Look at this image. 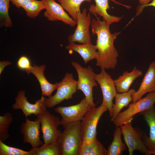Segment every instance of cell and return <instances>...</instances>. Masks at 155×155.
Here are the masks:
<instances>
[{
  "label": "cell",
  "instance_id": "6da1fadb",
  "mask_svg": "<svg viewBox=\"0 0 155 155\" xmlns=\"http://www.w3.org/2000/svg\"><path fill=\"white\" fill-rule=\"evenodd\" d=\"M96 18L97 20L92 19L91 25L92 34H96L97 37L95 45L98 53L96 65L105 69H114L117 64L119 55L114 43L120 32L111 34V24Z\"/></svg>",
  "mask_w": 155,
  "mask_h": 155
},
{
  "label": "cell",
  "instance_id": "7a4b0ae2",
  "mask_svg": "<svg viewBox=\"0 0 155 155\" xmlns=\"http://www.w3.org/2000/svg\"><path fill=\"white\" fill-rule=\"evenodd\" d=\"M56 142L61 155H79L83 142L81 121L68 124Z\"/></svg>",
  "mask_w": 155,
  "mask_h": 155
},
{
  "label": "cell",
  "instance_id": "3957f363",
  "mask_svg": "<svg viewBox=\"0 0 155 155\" xmlns=\"http://www.w3.org/2000/svg\"><path fill=\"white\" fill-rule=\"evenodd\" d=\"M71 64L76 69L78 75L77 90H81L84 93L88 103L92 108H94L95 104L93 101V89L97 86L94 78L95 73L90 66L84 67L76 61H72Z\"/></svg>",
  "mask_w": 155,
  "mask_h": 155
},
{
  "label": "cell",
  "instance_id": "277c9868",
  "mask_svg": "<svg viewBox=\"0 0 155 155\" xmlns=\"http://www.w3.org/2000/svg\"><path fill=\"white\" fill-rule=\"evenodd\" d=\"M107 110V107L102 100L99 106L92 108L87 112L81 121L83 141L89 142L96 138V127L98 121L102 115Z\"/></svg>",
  "mask_w": 155,
  "mask_h": 155
},
{
  "label": "cell",
  "instance_id": "5b68a950",
  "mask_svg": "<svg viewBox=\"0 0 155 155\" xmlns=\"http://www.w3.org/2000/svg\"><path fill=\"white\" fill-rule=\"evenodd\" d=\"M155 103V92L148 93L146 96L137 102L129 104L128 108L120 113L112 121L116 127L132 120L137 114L151 109L154 107Z\"/></svg>",
  "mask_w": 155,
  "mask_h": 155
},
{
  "label": "cell",
  "instance_id": "8992f818",
  "mask_svg": "<svg viewBox=\"0 0 155 155\" xmlns=\"http://www.w3.org/2000/svg\"><path fill=\"white\" fill-rule=\"evenodd\" d=\"M77 81L73 78L72 73H66L62 80L58 83L57 92L53 96L46 99V107L53 108L64 100L73 98V95L77 90Z\"/></svg>",
  "mask_w": 155,
  "mask_h": 155
},
{
  "label": "cell",
  "instance_id": "52a82bcc",
  "mask_svg": "<svg viewBox=\"0 0 155 155\" xmlns=\"http://www.w3.org/2000/svg\"><path fill=\"white\" fill-rule=\"evenodd\" d=\"M41 125L44 146L55 144L62 132L58 129L60 125L59 118L46 111L37 115Z\"/></svg>",
  "mask_w": 155,
  "mask_h": 155
},
{
  "label": "cell",
  "instance_id": "ba28073f",
  "mask_svg": "<svg viewBox=\"0 0 155 155\" xmlns=\"http://www.w3.org/2000/svg\"><path fill=\"white\" fill-rule=\"evenodd\" d=\"M92 108L85 97L76 104L68 106H59L55 109V111L61 116L60 125L65 128L70 123L81 121Z\"/></svg>",
  "mask_w": 155,
  "mask_h": 155
},
{
  "label": "cell",
  "instance_id": "9c48e42d",
  "mask_svg": "<svg viewBox=\"0 0 155 155\" xmlns=\"http://www.w3.org/2000/svg\"><path fill=\"white\" fill-rule=\"evenodd\" d=\"M131 120L120 127L123 139L128 150L129 154L132 155L135 150L147 155L148 150L142 140L144 135L142 131L134 128Z\"/></svg>",
  "mask_w": 155,
  "mask_h": 155
},
{
  "label": "cell",
  "instance_id": "30bf717a",
  "mask_svg": "<svg viewBox=\"0 0 155 155\" xmlns=\"http://www.w3.org/2000/svg\"><path fill=\"white\" fill-rule=\"evenodd\" d=\"M77 15V26L73 33L69 36L68 42L80 44L91 43L89 27L92 20L90 12L87 14V9L84 8L82 12H78Z\"/></svg>",
  "mask_w": 155,
  "mask_h": 155
},
{
  "label": "cell",
  "instance_id": "8fae6325",
  "mask_svg": "<svg viewBox=\"0 0 155 155\" xmlns=\"http://www.w3.org/2000/svg\"><path fill=\"white\" fill-rule=\"evenodd\" d=\"M105 69L101 68L100 73L94 74V78L99 85L101 89L103 100L106 104L109 115L111 117L112 114L113 101L117 92L113 80L111 75L108 73Z\"/></svg>",
  "mask_w": 155,
  "mask_h": 155
},
{
  "label": "cell",
  "instance_id": "7c38bea8",
  "mask_svg": "<svg viewBox=\"0 0 155 155\" xmlns=\"http://www.w3.org/2000/svg\"><path fill=\"white\" fill-rule=\"evenodd\" d=\"M45 99L42 95L40 98L36 101L34 104H32L28 101L25 91H20L15 98L16 102L12 105V108L14 110H22L26 118L32 114L37 116L46 111Z\"/></svg>",
  "mask_w": 155,
  "mask_h": 155
},
{
  "label": "cell",
  "instance_id": "4fadbf2b",
  "mask_svg": "<svg viewBox=\"0 0 155 155\" xmlns=\"http://www.w3.org/2000/svg\"><path fill=\"white\" fill-rule=\"evenodd\" d=\"M45 6L44 16L50 21H61L71 26L74 27L76 22L65 11L60 4L55 0H42Z\"/></svg>",
  "mask_w": 155,
  "mask_h": 155
},
{
  "label": "cell",
  "instance_id": "5bb4252c",
  "mask_svg": "<svg viewBox=\"0 0 155 155\" xmlns=\"http://www.w3.org/2000/svg\"><path fill=\"white\" fill-rule=\"evenodd\" d=\"M39 119L37 118L34 121H31L26 118V122L21 125L20 133L23 136V142L29 143L32 148L42 146L44 144L40 140Z\"/></svg>",
  "mask_w": 155,
  "mask_h": 155
},
{
  "label": "cell",
  "instance_id": "9a60e30c",
  "mask_svg": "<svg viewBox=\"0 0 155 155\" xmlns=\"http://www.w3.org/2000/svg\"><path fill=\"white\" fill-rule=\"evenodd\" d=\"M155 92V61L151 63L146 73L140 87L133 96L134 103L142 98L145 94Z\"/></svg>",
  "mask_w": 155,
  "mask_h": 155
},
{
  "label": "cell",
  "instance_id": "2e32d148",
  "mask_svg": "<svg viewBox=\"0 0 155 155\" xmlns=\"http://www.w3.org/2000/svg\"><path fill=\"white\" fill-rule=\"evenodd\" d=\"M109 0L128 9L131 7L120 3L115 0H94L95 5H90L89 9V12L96 16L98 15L102 17L103 20L111 24L113 23L118 22L121 20L122 17L114 16L108 13L107 11L110 9L108 2Z\"/></svg>",
  "mask_w": 155,
  "mask_h": 155
},
{
  "label": "cell",
  "instance_id": "e0dca14e",
  "mask_svg": "<svg viewBox=\"0 0 155 155\" xmlns=\"http://www.w3.org/2000/svg\"><path fill=\"white\" fill-rule=\"evenodd\" d=\"M143 117L150 129L149 136L143 135V142L148 150L147 155L155 152V108L142 113Z\"/></svg>",
  "mask_w": 155,
  "mask_h": 155
},
{
  "label": "cell",
  "instance_id": "ac0fdd59",
  "mask_svg": "<svg viewBox=\"0 0 155 155\" xmlns=\"http://www.w3.org/2000/svg\"><path fill=\"white\" fill-rule=\"evenodd\" d=\"M45 67L44 65L38 66L34 64L26 73L28 74L32 73L35 76L39 83L42 95L49 97L51 96L53 92L56 89L58 83L53 84L48 81L44 74Z\"/></svg>",
  "mask_w": 155,
  "mask_h": 155
},
{
  "label": "cell",
  "instance_id": "d6986e66",
  "mask_svg": "<svg viewBox=\"0 0 155 155\" xmlns=\"http://www.w3.org/2000/svg\"><path fill=\"white\" fill-rule=\"evenodd\" d=\"M69 52L75 51L78 53L83 58L84 64L92 59H96L98 56L97 49L91 43L77 44L73 42H69L65 47Z\"/></svg>",
  "mask_w": 155,
  "mask_h": 155
},
{
  "label": "cell",
  "instance_id": "ffe728a7",
  "mask_svg": "<svg viewBox=\"0 0 155 155\" xmlns=\"http://www.w3.org/2000/svg\"><path fill=\"white\" fill-rule=\"evenodd\" d=\"M143 75L142 72L135 66L131 72L125 71L122 75L114 80L117 92L122 93L129 91L134 81Z\"/></svg>",
  "mask_w": 155,
  "mask_h": 155
},
{
  "label": "cell",
  "instance_id": "44dd1931",
  "mask_svg": "<svg viewBox=\"0 0 155 155\" xmlns=\"http://www.w3.org/2000/svg\"><path fill=\"white\" fill-rule=\"evenodd\" d=\"M136 91L134 89L122 93H117L115 97V102L112 108V114L111 121H112L120 113L124 107L127 106L133 100V96Z\"/></svg>",
  "mask_w": 155,
  "mask_h": 155
},
{
  "label": "cell",
  "instance_id": "7402d4cb",
  "mask_svg": "<svg viewBox=\"0 0 155 155\" xmlns=\"http://www.w3.org/2000/svg\"><path fill=\"white\" fill-rule=\"evenodd\" d=\"M107 150L96 138L89 142L83 141L79 155H106Z\"/></svg>",
  "mask_w": 155,
  "mask_h": 155
},
{
  "label": "cell",
  "instance_id": "603a6c76",
  "mask_svg": "<svg viewBox=\"0 0 155 155\" xmlns=\"http://www.w3.org/2000/svg\"><path fill=\"white\" fill-rule=\"evenodd\" d=\"M122 134L120 127H116L114 132L113 140L107 150V155H121L126 150V144L122 141Z\"/></svg>",
  "mask_w": 155,
  "mask_h": 155
},
{
  "label": "cell",
  "instance_id": "cb8c5ba5",
  "mask_svg": "<svg viewBox=\"0 0 155 155\" xmlns=\"http://www.w3.org/2000/svg\"><path fill=\"white\" fill-rule=\"evenodd\" d=\"M63 8L67 12L76 22L78 12H81L80 6L84 1L90 2L92 0H58Z\"/></svg>",
  "mask_w": 155,
  "mask_h": 155
},
{
  "label": "cell",
  "instance_id": "d4e9b609",
  "mask_svg": "<svg viewBox=\"0 0 155 155\" xmlns=\"http://www.w3.org/2000/svg\"><path fill=\"white\" fill-rule=\"evenodd\" d=\"M22 8L27 16L30 18H34L37 16L42 10L45 9V6L42 0H31Z\"/></svg>",
  "mask_w": 155,
  "mask_h": 155
},
{
  "label": "cell",
  "instance_id": "484cf974",
  "mask_svg": "<svg viewBox=\"0 0 155 155\" xmlns=\"http://www.w3.org/2000/svg\"><path fill=\"white\" fill-rule=\"evenodd\" d=\"M10 0H0V25L6 27H11L13 23L9 14Z\"/></svg>",
  "mask_w": 155,
  "mask_h": 155
},
{
  "label": "cell",
  "instance_id": "4316f807",
  "mask_svg": "<svg viewBox=\"0 0 155 155\" xmlns=\"http://www.w3.org/2000/svg\"><path fill=\"white\" fill-rule=\"evenodd\" d=\"M29 152V155H61L59 148L56 143L32 148Z\"/></svg>",
  "mask_w": 155,
  "mask_h": 155
},
{
  "label": "cell",
  "instance_id": "83f0119b",
  "mask_svg": "<svg viewBox=\"0 0 155 155\" xmlns=\"http://www.w3.org/2000/svg\"><path fill=\"white\" fill-rule=\"evenodd\" d=\"M13 121V117L10 113H6L3 116H0V140L4 141L9 137L8 129Z\"/></svg>",
  "mask_w": 155,
  "mask_h": 155
},
{
  "label": "cell",
  "instance_id": "f1b7e54d",
  "mask_svg": "<svg viewBox=\"0 0 155 155\" xmlns=\"http://www.w3.org/2000/svg\"><path fill=\"white\" fill-rule=\"evenodd\" d=\"M0 140V155H29V151L11 147Z\"/></svg>",
  "mask_w": 155,
  "mask_h": 155
},
{
  "label": "cell",
  "instance_id": "f546056e",
  "mask_svg": "<svg viewBox=\"0 0 155 155\" xmlns=\"http://www.w3.org/2000/svg\"><path fill=\"white\" fill-rule=\"evenodd\" d=\"M17 66L18 68L25 70L26 72L32 67L30 59L25 55H22L18 59L17 62Z\"/></svg>",
  "mask_w": 155,
  "mask_h": 155
},
{
  "label": "cell",
  "instance_id": "4dcf8cb0",
  "mask_svg": "<svg viewBox=\"0 0 155 155\" xmlns=\"http://www.w3.org/2000/svg\"><path fill=\"white\" fill-rule=\"evenodd\" d=\"M31 0H10L12 4L17 8L23 7L26 4Z\"/></svg>",
  "mask_w": 155,
  "mask_h": 155
},
{
  "label": "cell",
  "instance_id": "1f68e13d",
  "mask_svg": "<svg viewBox=\"0 0 155 155\" xmlns=\"http://www.w3.org/2000/svg\"><path fill=\"white\" fill-rule=\"evenodd\" d=\"M148 6H153L155 7V0H153L149 3L145 5L139 6L137 10V14H140L144 7Z\"/></svg>",
  "mask_w": 155,
  "mask_h": 155
},
{
  "label": "cell",
  "instance_id": "d6a6232c",
  "mask_svg": "<svg viewBox=\"0 0 155 155\" xmlns=\"http://www.w3.org/2000/svg\"><path fill=\"white\" fill-rule=\"evenodd\" d=\"M11 63L9 61H0V74L1 75L5 68L8 65L11 64Z\"/></svg>",
  "mask_w": 155,
  "mask_h": 155
},
{
  "label": "cell",
  "instance_id": "836d02e7",
  "mask_svg": "<svg viewBox=\"0 0 155 155\" xmlns=\"http://www.w3.org/2000/svg\"><path fill=\"white\" fill-rule=\"evenodd\" d=\"M139 2L140 3L141 6H144L147 5L153 0H138Z\"/></svg>",
  "mask_w": 155,
  "mask_h": 155
},
{
  "label": "cell",
  "instance_id": "e575fe53",
  "mask_svg": "<svg viewBox=\"0 0 155 155\" xmlns=\"http://www.w3.org/2000/svg\"><path fill=\"white\" fill-rule=\"evenodd\" d=\"M151 154H153V155H155V152H153L151 154Z\"/></svg>",
  "mask_w": 155,
  "mask_h": 155
}]
</instances>
